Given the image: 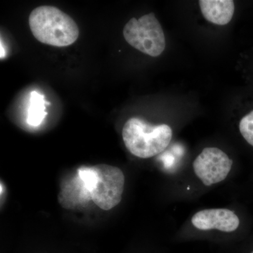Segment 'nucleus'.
<instances>
[{
  "mask_svg": "<svg viewBox=\"0 0 253 253\" xmlns=\"http://www.w3.org/2000/svg\"><path fill=\"white\" fill-rule=\"evenodd\" d=\"M91 201L90 192L86 189L81 177L76 175L63 184L59 195V202L66 209L76 208Z\"/></svg>",
  "mask_w": 253,
  "mask_h": 253,
  "instance_id": "nucleus-8",
  "label": "nucleus"
},
{
  "mask_svg": "<svg viewBox=\"0 0 253 253\" xmlns=\"http://www.w3.org/2000/svg\"><path fill=\"white\" fill-rule=\"evenodd\" d=\"M44 96L38 91H32L28 109L27 123L30 126H39L46 117Z\"/></svg>",
  "mask_w": 253,
  "mask_h": 253,
  "instance_id": "nucleus-9",
  "label": "nucleus"
},
{
  "mask_svg": "<svg viewBox=\"0 0 253 253\" xmlns=\"http://www.w3.org/2000/svg\"><path fill=\"white\" fill-rule=\"evenodd\" d=\"M191 222L200 230L216 229L225 233L234 232L240 224L239 218L236 213L224 208L199 211L191 218Z\"/></svg>",
  "mask_w": 253,
  "mask_h": 253,
  "instance_id": "nucleus-6",
  "label": "nucleus"
},
{
  "mask_svg": "<svg viewBox=\"0 0 253 253\" xmlns=\"http://www.w3.org/2000/svg\"><path fill=\"white\" fill-rule=\"evenodd\" d=\"M123 36L128 44L153 57L160 56L166 49L164 32L154 13L139 19L131 18L123 29Z\"/></svg>",
  "mask_w": 253,
  "mask_h": 253,
  "instance_id": "nucleus-3",
  "label": "nucleus"
},
{
  "mask_svg": "<svg viewBox=\"0 0 253 253\" xmlns=\"http://www.w3.org/2000/svg\"><path fill=\"white\" fill-rule=\"evenodd\" d=\"M123 139L131 154L140 158L154 157L170 143L172 130L166 124L152 125L140 118H131L123 128Z\"/></svg>",
  "mask_w": 253,
  "mask_h": 253,
  "instance_id": "nucleus-2",
  "label": "nucleus"
},
{
  "mask_svg": "<svg viewBox=\"0 0 253 253\" xmlns=\"http://www.w3.org/2000/svg\"><path fill=\"white\" fill-rule=\"evenodd\" d=\"M29 25L35 38L49 45L69 46L79 37V28L74 20L54 6L36 8L30 14Z\"/></svg>",
  "mask_w": 253,
  "mask_h": 253,
  "instance_id": "nucleus-1",
  "label": "nucleus"
},
{
  "mask_svg": "<svg viewBox=\"0 0 253 253\" xmlns=\"http://www.w3.org/2000/svg\"><path fill=\"white\" fill-rule=\"evenodd\" d=\"M199 5L205 18L218 26L230 22L235 11L232 0H201Z\"/></svg>",
  "mask_w": 253,
  "mask_h": 253,
  "instance_id": "nucleus-7",
  "label": "nucleus"
},
{
  "mask_svg": "<svg viewBox=\"0 0 253 253\" xmlns=\"http://www.w3.org/2000/svg\"><path fill=\"white\" fill-rule=\"evenodd\" d=\"M93 167L96 181L90 192L91 201L101 209L109 211L122 200L126 180L124 174L119 168L108 165Z\"/></svg>",
  "mask_w": 253,
  "mask_h": 253,
  "instance_id": "nucleus-4",
  "label": "nucleus"
},
{
  "mask_svg": "<svg viewBox=\"0 0 253 253\" xmlns=\"http://www.w3.org/2000/svg\"><path fill=\"white\" fill-rule=\"evenodd\" d=\"M239 130L246 141L253 146V110L241 120Z\"/></svg>",
  "mask_w": 253,
  "mask_h": 253,
  "instance_id": "nucleus-10",
  "label": "nucleus"
},
{
  "mask_svg": "<svg viewBox=\"0 0 253 253\" xmlns=\"http://www.w3.org/2000/svg\"><path fill=\"white\" fill-rule=\"evenodd\" d=\"M233 161L221 149L208 147L195 159V174L204 185L210 186L224 181L232 168Z\"/></svg>",
  "mask_w": 253,
  "mask_h": 253,
  "instance_id": "nucleus-5",
  "label": "nucleus"
},
{
  "mask_svg": "<svg viewBox=\"0 0 253 253\" xmlns=\"http://www.w3.org/2000/svg\"><path fill=\"white\" fill-rule=\"evenodd\" d=\"M250 253H253V251H251V252H250Z\"/></svg>",
  "mask_w": 253,
  "mask_h": 253,
  "instance_id": "nucleus-11",
  "label": "nucleus"
}]
</instances>
